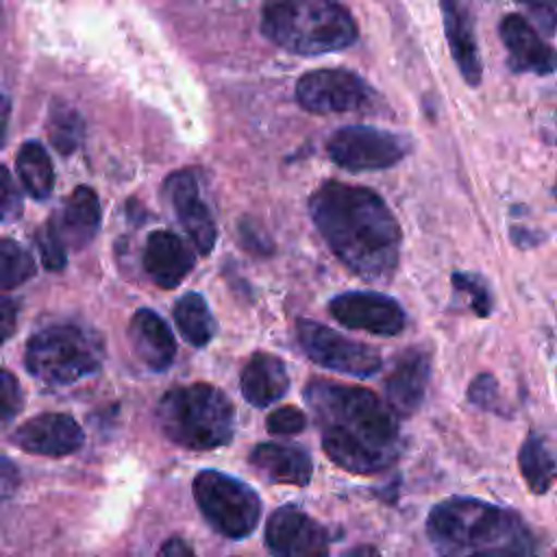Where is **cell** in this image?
I'll return each mask as SVG.
<instances>
[{"instance_id": "cell-5", "label": "cell", "mask_w": 557, "mask_h": 557, "mask_svg": "<svg viewBox=\"0 0 557 557\" xmlns=\"http://www.w3.org/2000/svg\"><path fill=\"white\" fill-rule=\"evenodd\" d=\"M157 422L174 444L191 450H209L233 440L235 407L211 383L178 385L161 396Z\"/></svg>"}, {"instance_id": "cell-35", "label": "cell", "mask_w": 557, "mask_h": 557, "mask_svg": "<svg viewBox=\"0 0 557 557\" xmlns=\"http://www.w3.org/2000/svg\"><path fill=\"white\" fill-rule=\"evenodd\" d=\"M17 324V305L11 298H0V346L13 335Z\"/></svg>"}, {"instance_id": "cell-20", "label": "cell", "mask_w": 557, "mask_h": 557, "mask_svg": "<svg viewBox=\"0 0 557 557\" xmlns=\"http://www.w3.org/2000/svg\"><path fill=\"white\" fill-rule=\"evenodd\" d=\"M442 15H444V33L450 46V54L472 87L481 83V57H479V46L474 37V20L472 13L466 4L459 2H442L440 4Z\"/></svg>"}, {"instance_id": "cell-38", "label": "cell", "mask_w": 557, "mask_h": 557, "mask_svg": "<svg viewBox=\"0 0 557 557\" xmlns=\"http://www.w3.org/2000/svg\"><path fill=\"white\" fill-rule=\"evenodd\" d=\"M9 113H11V104H9V98L0 94V146H2V139H4V133H7Z\"/></svg>"}, {"instance_id": "cell-7", "label": "cell", "mask_w": 557, "mask_h": 557, "mask_svg": "<svg viewBox=\"0 0 557 557\" xmlns=\"http://www.w3.org/2000/svg\"><path fill=\"white\" fill-rule=\"evenodd\" d=\"M194 498L207 522L222 535H250L261 518V500L252 487L218 470H202L194 479Z\"/></svg>"}, {"instance_id": "cell-34", "label": "cell", "mask_w": 557, "mask_h": 557, "mask_svg": "<svg viewBox=\"0 0 557 557\" xmlns=\"http://www.w3.org/2000/svg\"><path fill=\"white\" fill-rule=\"evenodd\" d=\"M20 485V470L7 457H0V503L11 498Z\"/></svg>"}, {"instance_id": "cell-10", "label": "cell", "mask_w": 557, "mask_h": 557, "mask_svg": "<svg viewBox=\"0 0 557 557\" xmlns=\"http://www.w3.org/2000/svg\"><path fill=\"white\" fill-rule=\"evenodd\" d=\"M329 157L344 170H385L396 165L409 150V141L374 126H344L326 141Z\"/></svg>"}, {"instance_id": "cell-33", "label": "cell", "mask_w": 557, "mask_h": 557, "mask_svg": "<svg viewBox=\"0 0 557 557\" xmlns=\"http://www.w3.org/2000/svg\"><path fill=\"white\" fill-rule=\"evenodd\" d=\"M468 400L481 409H490L496 411V403H498V383L492 374H479L470 387H468Z\"/></svg>"}, {"instance_id": "cell-4", "label": "cell", "mask_w": 557, "mask_h": 557, "mask_svg": "<svg viewBox=\"0 0 557 557\" xmlns=\"http://www.w3.org/2000/svg\"><path fill=\"white\" fill-rule=\"evenodd\" d=\"M261 33L283 50L315 57L352 46L357 24L337 2L287 0L263 7Z\"/></svg>"}, {"instance_id": "cell-1", "label": "cell", "mask_w": 557, "mask_h": 557, "mask_svg": "<svg viewBox=\"0 0 557 557\" xmlns=\"http://www.w3.org/2000/svg\"><path fill=\"white\" fill-rule=\"evenodd\" d=\"M309 213L335 257L366 281H387L400 255V226L385 200L359 185L322 183Z\"/></svg>"}, {"instance_id": "cell-14", "label": "cell", "mask_w": 557, "mask_h": 557, "mask_svg": "<svg viewBox=\"0 0 557 557\" xmlns=\"http://www.w3.org/2000/svg\"><path fill=\"white\" fill-rule=\"evenodd\" d=\"M13 444L33 455L65 457L83 446V429L67 413H39L15 429Z\"/></svg>"}, {"instance_id": "cell-15", "label": "cell", "mask_w": 557, "mask_h": 557, "mask_svg": "<svg viewBox=\"0 0 557 557\" xmlns=\"http://www.w3.org/2000/svg\"><path fill=\"white\" fill-rule=\"evenodd\" d=\"M429 376L431 363L426 352L411 348L396 359V366L385 381V400L396 418H407L422 405Z\"/></svg>"}, {"instance_id": "cell-39", "label": "cell", "mask_w": 557, "mask_h": 557, "mask_svg": "<svg viewBox=\"0 0 557 557\" xmlns=\"http://www.w3.org/2000/svg\"><path fill=\"white\" fill-rule=\"evenodd\" d=\"M348 557H381V555L376 553L374 546H357L355 550H350Z\"/></svg>"}, {"instance_id": "cell-3", "label": "cell", "mask_w": 557, "mask_h": 557, "mask_svg": "<svg viewBox=\"0 0 557 557\" xmlns=\"http://www.w3.org/2000/svg\"><path fill=\"white\" fill-rule=\"evenodd\" d=\"M426 535L437 557H505L533 553V535L509 509L455 496L435 505Z\"/></svg>"}, {"instance_id": "cell-6", "label": "cell", "mask_w": 557, "mask_h": 557, "mask_svg": "<svg viewBox=\"0 0 557 557\" xmlns=\"http://www.w3.org/2000/svg\"><path fill=\"white\" fill-rule=\"evenodd\" d=\"M102 339L76 324H57L35 333L24 352L26 370L52 385H67L94 374L102 363Z\"/></svg>"}, {"instance_id": "cell-31", "label": "cell", "mask_w": 557, "mask_h": 557, "mask_svg": "<svg viewBox=\"0 0 557 557\" xmlns=\"http://www.w3.org/2000/svg\"><path fill=\"white\" fill-rule=\"evenodd\" d=\"M37 239V248H39V255H41V261L48 270H61L65 265V248L63 244L59 242L52 224L48 222L46 226H41L35 235Z\"/></svg>"}, {"instance_id": "cell-21", "label": "cell", "mask_w": 557, "mask_h": 557, "mask_svg": "<svg viewBox=\"0 0 557 557\" xmlns=\"http://www.w3.org/2000/svg\"><path fill=\"white\" fill-rule=\"evenodd\" d=\"M250 466L272 483L307 485L313 474L311 457L300 446L265 442L257 444L250 453Z\"/></svg>"}, {"instance_id": "cell-40", "label": "cell", "mask_w": 557, "mask_h": 557, "mask_svg": "<svg viewBox=\"0 0 557 557\" xmlns=\"http://www.w3.org/2000/svg\"><path fill=\"white\" fill-rule=\"evenodd\" d=\"M505 557H535V555L529 553V555H505Z\"/></svg>"}, {"instance_id": "cell-25", "label": "cell", "mask_w": 557, "mask_h": 557, "mask_svg": "<svg viewBox=\"0 0 557 557\" xmlns=\"http://www.w3.org/2000/svg\"><path fill=\"white\" fill-rule=\"evenodd\" d=\"M520 472L535 494H544L550 490L555 479V459L550 448L546 446L544 437L537 433H531L518 453Z\"/></svg>"}, {"instance_id": "cell-12", "label": "cell", "mask_w": 557, "mask_h": 557, "mask_svg": "<svg viewBox=\"0 0 557 557\" xmlns=\"http://www.w3.org/2000/svg\"><path fill=\"white\" fill-rule=\"evenodd\" d=\"M163 194L174 209L176 220L200 255H209L218 239L215 220L200 196L198 178L191 170H178L163 183Z\"/></svg>"}, {"instance_id": "cell-22", "label": "cell", "mask_w": 557, "mask_h": 557, "mask_svg": "<svg viewBox=\"0 0 557 557\" xmlns=\"http://www.w3.org/2000/svg\"><path fill=\"white\" fill-rule=\"evenodd\" d=\"M242 394L252 407H268L285 396L289 376L285 361L272 352H255L242 368Z\"/></svg>"}, {"instance_id": "cell-36", "label": "cell", "mask_w": 557, "mask_h": 557, "mask_svg": "<svg viewBox=\"0 0 557 557\" xmlns=\"http://www.w3.org/2000/svg\"><path fill=\"white\" fill-rule=\"evenodd\" d=\"M252 233V226L250 224H242L239 226V235H242V246H248V248H252L255 252H265V250H270V239H265L263 237V231L261 228H255V235H250Z\"/></svg>"}, {"instance_id": "cell-27", "label": "cell", "mask_w": 557, "mask_h": 557, "mask_svg": "<svg viewBox=\"0 0 557 557\" xmlns=\"http://www.w3.org/2000/svg\"><path fill=\"white\" fill-rule=\"evenodd\" d=\"M35 274V261L17 242L0 237V292L13 289Z\"/></svg>"}, {"instance_id": "cell-37", "label": "cell", "mask_w": 557, "mask_h": 557, "mask_svg": "<svg viewBox=\"0 0 557 557\" xmlns=\"http://www.w3.org/2000/svg\"><path fill=\"white\" fill-rule=\"evenodd\" d=\"M157 557H196V553H194V548L185 540L170 537L168 542L161 544Z\"/></svg>"}, {"instance_id": "cell-29", "label": "cell", "mask_w": 557, "mask_h": 557, "mask_svg": "<svg viewBox=\"0 0 557 557\" xmlns=\"http://www.w3.org/2000/svg\"><path fill=\"white\" fill-rule=\"evenodd\" d=\"M450 283H453L459 292H463V294L470 296V305H472V309L476 311V315H481V318L490 315V311H492V296H490L487 285H485L479 276L468 274V272H455V274L450 276Z\"/></svg>"}, {"instance_id": "cell-24", "label": "cell", "mask_w": 557, "mask_h": 557, "mask_svg": "<svg viewBox=\"0 0 557 557\" xmlns=\"http://www.w3.org/2000/svg\"><path fill=\"white\" fill-rule=\"evenodd\" d=\"M15 168L22 178V185L26 187V191L33 198L44 200L50 196V191L54 187V170H52V161L41 144H37V141L22 144V148L17 150V157H15Z\"/></svg>"}, {"instance_id": "cell-23", "label": "cell", "mask_w": 557, "mask_h": 557, "mask_svg": "<svg viewBox=\"0 0 557 557\" xmlns=\"http://www.w3.org/2000/svg\"><path fill=\"white\" fill-rule=\"evenodd\" d=\"M174 322L181 331V335L191 344V346H205L213 339L215 335V318L205 302V298L196 292L183 294L174 307H172Z\"/></svg>"}, {"instance_id": "cell-26", "label": "cell", "mask_w": 557, "mask_h": 557, "mask_svg": "<svg viewBox=\"0 0 557 557\" xmlns=\"http://www.w3.org/2000/svg\"><path fill=\"white\" fill-rule=\"evenodd\" d=\"M48 137L61 154H70L83 139V120L76 109L65 102H54L48 115Z\"/></svg>"}, {"instance_id": "cell-32", "label": "cell", "mask_w": 557, "mask_h": 557, "mask_svg": "<svg viewBox=\"0 0 557 557\" xmlns=\"http://www.w3.org/2000/svg\"><path fill=\"white\" fill-rule=\"evenodd\" d=\"M22 213V196L9 174L0 163V222H13Z\"/></svg>"}, {"instance_id": "cell-28", "label": "cell", "mask_w": 557, "mask_h": 557, "mask_svg": "<svg viewBox=\"0 0 557 557\" xmlns=\"http://www.w3.org/2000/svg\"><path fill=\"white\" fill-rule=\"evenodd\" d=\"M22 407L24 394L15 374L0 368V429L9 426V422L22 411Z\"/></svg>"}, {"instance_id": "cell-30", "label": "cell", "mask_w": 557, "mask_h": 557, "mask_svg": "<svg viewBox=\"0 0 557 557\" xmlns=\"http://www.w3.org/2000/svg\"><path fill=\"white\" fill-rule=\"evenodd\" d=\"M265 426L272 435H296L307 426V416L292 405L278 407L268 416Z\"/></svg>"}, {"instance_id": "cell-9", "label": "cell", "mask_w": 557, "mask_h": 557, "mask_svg": "<svg viewBox=\"0 0 557 557\" xmlns=\"http://www.w3.org/2000/svg\"><path fill=\"white\" fill-rule=\"evenodd\" d=\"M296 339L305 355L322 368L359 379L372 376L381 368V355L372 346L348 339L315 320H298Z\"/></svg>"}, {"instance_id": "cell-18", "label": "cell", "mask_w": 557, "mask_h": 557, "mask_svg": "<svg viewBox=\"0 0 557 557\" xmlns=\"http://www.w3.org/2000/svg\"><path fill=\"white\" fill-rule=\"evenodd\" d=\"M133 352L154 372H163L176 357V342L168 322L152 309H137L128 324Z\"/></svg>"}, {"instance_id": "cell-8", "label": "cell", "mask_w": 557, "mask_h": 557, "mask_svg": "<svg viewBox=\"0 0 557 557\" xmlns=\"http://www.w3.org/2000/svg\"><path fill=\"white\" fill-rule=\"evenodd\" d=\"M296 100L311 113L372 111L379 100L372 87L350 70L322 67L302 74L296 83Z\"/></svg>"}, {"instance_id": "cell-13", "label": "cell", "mask_w": 557, "mask_h": 557, "mask_svg": "<svg viewBox=\"0 0 557 557\" xmlns=\"http://www.w3.org/2000/svg\"><path fill=\"white\" fill-rule=\"evenodd\" d=\"M329 311L342 326L374 335H398L405 329L403 307L374 292H344L329 302Z\"/></svg>"}, {"instance_id": "cell-19", "label": "cell", "mask_w": 557, "mask_h": 557, "mask_svg": "<svg viewBox=\"0 0 557 557\" xmlns=\"http://www.w3.org/2000/svg\"><path fill=\"white\" fill-rule=\"evenodd\" d=\"M63 248H85L100 226V200L91 187H76L63 202L59 220H50Z\"/></svg>"}, {"instance_id": "cell-2", "label": "cell", "mask_w": 557, "mask_h": 557, "mask_svg": "<svg viewBox=\"0 0 557 557\" xmlns=\"http://www.w3.org/2000/svg\"><path fill=\"white\" fill-rule=\"evenodd\" d=\"M305 400L322 429V448L331 461L355 474H372L400 453L398 422L381 398L359 385L311 379Z\"/></svg>"}, {"instance_id": "cell-16", "label": "cell", "mask_w": 557, "mask_h": 557, "mask_svg": "<svg viewBox=\"0 0 557 557\" xmlns=\"http://www.w3.org/2000/svg\"><path fill=\"white\" fill-rule=\"evenodd\" d=\"M500 39L509 50V63L516 72H533L548 76L555 70L553 48L540 37L524 15L511 13L500 22Z\"/></svg>"}, {"instance_id": "cell-17", "label": "cell", "mask_w": 557, "mask_h": 557, "mask_svg": "<svg viewBox=\"0 0 557 557\" xmlns=\"http://www.w3.org/2000/svg\"><path fill=\"white\" fill-rule=\"evenodd\" d=\"M191 268L194 252L178 235L170 231H154L148 235L144 248V270L159 287L174 289Z\"/></svg>"}, {"instance_id": "cell-11", "label": "cell", "mask_w": 557, "mask_h": 557, "mask_svg": "<svg viewBox=\"0 0 557 557\" xmlns=\"http://www.w3.org/2000/svg\"><path fill=\"white\" fill-rule=\"evenodd\" d=\"M272 557H329L326 529L296 505L278 507L265 524Z\"/></svg>"}]
</instances>
